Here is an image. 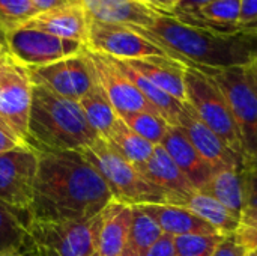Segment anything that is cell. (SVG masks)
Instances as JSON below:
<instances>
[{
    "label": "cell",
    "mask_w": 257,
    "mask_h": 256,
    "mask_svg": "<svg viewBox=\"0 0 257 256\" xmlns=\"http://www.w3.org/2000/svg\"><path fill=\"white\" fill-rule=\"evenodd\" d=\"M30 219L89 220L113 199L95 167L80 151H36Z\"/></svg>",
    "instance_id": "1"
},
{
    "label": "cell",
    "mask_w": 257,
    "mask_h": 256,
    "mask_svg": "<svg viewBox=\"0 0 257 256\" xmlns=\"http://www.w3.org/2000/svg\"><path fill=\"white\" fill-rule=\"evenodd\" d=\"M134 29L185 66L223 69L250 66L257 60L256 35L221 33L170 15H158L151 26Z\"/></svg>",
    "instance_id": "2"
},
{
    "label": "cell",
    "mask_w": 257,
    "mask_h": 256,
    "mask_svg": "<svg viewBox=\"0 0 257 256\" xmlns=\"http://www.w3.org/2000/svg\"><path fill=\"white\" fill-rule=\"evenodd\" d=\"M98 137L78 101L33 86L27 143L35 151H80Z\"/></svg>",
    "instance_id": "3"
},
{
    "label": "cell",
    "mask_w": 257,
    "mask_h": 256,
    "mask_svg": "<svg viewBox=\"0 0 257 256\" xmlns=\"http://www.w3.org/2000/svg\"><path fill=\"white\" fill-rule=\"evenodd\" d=\"M80 154L95 167L107 184L113 201L130 207L148 204H172L182 202L151 183L133 163L123 158L102 137H98L89 146L80 149Z\"/></svg>",
    "instance_id": "4"
},
{
    "label": "cell",
    "mask_w": 257,
    "mask_h": 256,
    "mask_svg": "<svg viewBox=\"0 0 257 256\" xmlns=\"http://www.w3.org/2000/svg\"><path fill=\"white\" fill-rule=\"evenodd\" d=\"M99 214L89 220H39L26 225L24 250L30 256H93Z\"/></svg>",
    "instance_id": "5"
},
{
    "label": "cell",
    "mask_w": 257,
    "mask_h": 256,
    "mask_svg": "<svg viewBox=\"0 0 257 256\" xmlns=\"http://www.w3.org/2000/svg\"><path fill=\"white\" fill-rule=\"evenodd\" d=\"M184 83L187 104L194 110L197 118L248 163L241 131L214 80L199 68L185 66Z\"/></svg>",
    "instance_id": "6"
},
{
    "label": "cell",
    "mask_w": 257,
    "mask_h": 256,
    "mask_svg": "<svg viewBox=\"0 0 257 256\" xmlns=\"http://www.w3.org/2000/svg\"><path fill=\"white\" fill-rule=\"evenodd\" d=\"M199 69L208 74L221 91L241 131L248 164L251 167L257 155V92L248 80L245 66Z\"/></svg>",
    "instance_id": "7"
},
{
    "label": "cell",
    "mask_w": 257,
    "mask_h": 256,
    "mask_svg": "<svg viewBox=\"0 0 257 256\" xmlns=\"http://www.w3.org/2000/svg\"><path fill=\"white\" fill-rule=\"evenodd\" d=\"M8 54L14 62L24 68H36L54 63L57 60L80 54L84 44L74 39H65L51 33L17 27L3 33Z\"/></svg>",
    "instance_id": "8"
},
{
    "label": "cell",
    "mask_w": 257,
    "mask_h": 256,
    "mask_svg": "<svg viewBox=\"0 0 257 256\" xmlns=\"http://www.w3.org/2000/svg\"><path fill=\"white\" fill-rule=\"evenodd\" d=\"M86 48L119 60H137L146 57H169L163 48L145 38L134 27L89 21Z\"/></svg>",
    "instance_id": "9"
},
{
    "label": "cell",
    "mask_w": 257,
    "mask_h": 256,
    "mask_svg": "<svg viewBox=\"0 0 257 256\" xmlns=\"http://www.w3.org/2000/svg\"><path fill=\"white\" fill-rule=\"evenodd\" d=\"M33 86H42L60 97L80 101L96 84V78L86 53L57 60L50 65L26 68Z\"/></svg>",
    "instance_id": "10"
},
{
    "label": "cell",
    "mask_w": 257,
    "mask_h": 256,
    "mask_svg": "<svg viewBox=\"0 0 257 256\" xmlns=\"http://www.w3.org/2000/svg\"><path fill=\"white\" fill-rule=\"evenodd\" d=\"M86 53L98 84L102 88L119 116L133 112H151L158 115V112L133 84V81L119 69L111 57L93 53L87 48Z\"/></svg>",
    "instance_id": "11"
},
{
    "label": "cell",
    "mask_w": 257,
    "mask_h": 256,
    "mask_svg": "<svg viewBox=\"0 0 257 256\" xmlns=\"http://www.w3.org/2000/svg\"><path fill=\"white\" fill-rule=\"evenodd\" d=\"M33 83L27 69L11 62L0 78V119H3L24 142L29 139V116Z\"/></svg>",
    "instance_id": "12"
},
{
    "label": "cell",
    "mask_w": 257,
    "mask_h": 256,
    "mask_svg": "<svg viewBox=\"0 0 257 256\" xmlns=\"http://www.w3.org/2000/svg\"><path fill=\"white\" fill-rule=\"evenodd\" d=\"M179 128L200 154V157L211 166L212 170L223 167H241L248 166L247 160L235 152L224 140H221L211 128H208L187 104V110L181 118ZM251 169V167H250Z\"/></svg>",
    "instance_id": "13"
},
{
    "label": "cell",
    "mask_w": 257,
    "mask_h": 256,
    "mask_svg": "<svg viewBox=\"0 0 257 256\" xmlns=\"http://www.w3.org/2000/svg\"><path fill=\"white\" fill-rule=\"evenodd\" d=\"M250 175L251 169L248 166L223 167L214 170L209 181L199 192H203L218 201L241 220L245 208L248 207Z\"/></svg>",
    "instance_id": "14"
},
{
    "label": "cell",
    "mask_w": 257,
    "mask_h": 256,
    "mask_svg": "<svg viewBox=\"0 0 257 256\" xmlns=\"http://www.w3.org/2000/svg\"><path fill=\"white\" fill-rule=\"evenodd\" d=\"M89 21L90 18L83 5H68L38 12L21 27L42 30L59 38L80 41L86 45Z\"/></svg>",
    "instance_id": "15"
},
{
    "label": "cell",
    "mask_w": 257,
    "mask_h": 256,
    "mask_svg": "<svg viewBox=\"0 0 257 256\" xmlns=\"http://www.w3.org/2000/svg\"><path fill=\"white\" fill-rule=\"evenodd\" d=\"M90 20L130 27H148L158 15L142 0H80Z\"/></svg>",
    "instance_id": "16"
},
{
    "label": "cell",
    "mask_w": 257,
    "mask_h": 256,
    "mask_svg": "<svg viewBox=\"0 0 257 256\" xmlns=\"http://www.w3.org/2000/svg\"><path fill=\"white\" fill-rule=\"evenodd\" d=\"M133 222V207L110 201L99 213L96 232V255L122 256Z\"/></svg>",
    "instance_id": "17"
},
{
    "label": "cell",
    "mask_w": 257,
    "mask_h": 256,
    "mask_svg": "<svg viewBox=\"0 0 257 256\" xmlns=\"http://www.w3.org/2000/svg\"><path fill=\"white\" fill-rule=\"evenodd\" d=\"M160 146L170 155L196 190H202L212 175L211 166L200 157L179 127H169Z\"/></svg>",
    "instance_id": "18"
},
{
    "label": "cell",
    "mask_w": 257,
    "mask_h": 256,
    "mask_svg": "<svg viewBox=\"0 0 257 256\" xmlns=\"http://www.w3.org/2000/svg\"><path fill=\"white\" fill-rule=\"evenodd\" d=\"M163 231L164 235L181 237V235H211L218 234L212 226L203 222L199 216L191 213L188 208L172 204H148L139 205Z\"/></svg>",
    "instance_id": "19"
},
{
    "label": "cell",
    "mask_w": 257,
    "mask_h": 256,
    "mask_svg": "<svg viewBox=\"0 0 257 256\" xmlns=\"http://www.w3.org/2000/svg\"><path fill=\"white\" fill-rule=\"evenodd\" d=\"M137 169L151 183H154L160 189L166 190L172 196L178 198L182 202V205L188 196H191L194 192H197L193 187V184L188 181V178L175 164V161L170 158V155L164 151V148L160 145L155 146L151 158Z\"/></svg>",
    "instance_id": "20"
},
{
    "label": "cell",
    "mask_w": 257,
    "mask_h": 256,
    "mask_svg": "<svg viewBox=\"0 0 257 256\" xmlns=\"http://www.w3.org/2000/svg\"><path fill=\"white\" fill-rule=\"evenodd\" d=\"M137 72L152 81L155 86L172 95L181 103H187L184 68L181 62L172 57H146L137 60H125Z\"/></svg>",
    "instance_id": "21"
},
{
    "label": "cell",
    "mask_w": 257,
    "mask_h": 256,
    "mask_svg": "<svg viewBox=\"0 0 257 256\" xmlns=\"http://www.w3.org/2000/svg\"><path fill=\"white\" fill-rule=\"evenodd\" d=\"M113 59V57H111ZM119 69L133 81V84L142 92V95L151 103V106L158 112V115L172 127H179L181 118L187 110V103H181L158 86H155L152 81H149L146 77H143L140 72H137L131 65H128L125 60L113 59Z\"/></svg>",
    "instance_id": "22"
},
{
    "label": "cell",
    "mask_w": 257,
    "mask_h": 256,
    "mask_svg": "<svg viewBox=\"0 0 257 256\" xmlns=\"http://www.w3.org/2000/svg\"><path fill=\"white\" fill-rule=\"evenodd\" d=\"M182 207L188 208L191 213L199 216L203 222L212 226L223 237L236 234L239 223H241V220L235 217L218 201H215L214 198L199 190L194 192L191 196H188Z\"/></svg>",
    "instance_id": "23"
},
{
    "label": "cell",
    "mask_w": 257,
    "mask_h": 256,
    "mask_svg": "<svg viewBox=\"0 0 257 256\" xmlns=\"http://www.w3.org/2000/svg\"><path fill=\"white\" fill-rule=\"evenodd\" d=\"M104 140L136 167L145 164L155 149V145L134 133L119 116Z\"/></svg>",
    "instance_id": "24"
},
{
    "label": "cell",
    "mask_w": 257,
    "mask_h": 256,
    "mask_svg": "<svg viewBox=\"0 0 257 256\" xmlns=\"http://www.w3.org/2000/svg\"><path fill=\"white\" fill-rule=\"evenodd\" d=\"M78 103H80L89 124L92 125V128L96 131V134L99 137L104 139L108 134V131L111 130V127L114 125L119 115L116 113L114 107L111 106L110 100L107 98L105 92L98 84V81H96L95 88L92 91H89Z\"/></svg>",
    "instance_id": "25"
},
{
    "label": "cell",
    "mask_w": 257,
    "mask_h": 256,
    "mask_svg": "<svg viewBox=\"0 0 257 256\" xmlns=\"http://www.w3.org/2000/svg\"><path fill=\"white\" fill-rule=\"evenodd\" d=\"M38 161V152L32 146H20L0 154V174L33 187Z\"/></svg>",
    "instance_id": "26"
},
{
    "label": "cell",
    "mask_w": 257,
    "mask_h": 256,
    "mask_svg": "<svg viewBox=\"0 0 257 256\" xmlns=\"http://www.w3.org/2000/svg\"><path fill=\"white\" fill-rule=\"evenodd\" d=\"M161 235L160 226L139 207H133V222L122 256H145Z\"/></svg>",
    "instance_id": "27"
},
{
    "label": "cell",
    "mask_w": 257,
    "mask_h": 256,
    "mask_svg": "<svg viewBox=\"0 0 257 256\" xmlns=\"http://www.w3.org/2000/svg\"><path fill=\"white\" fill-rule=\"evenodd\" d=\"M29 219L0 202V253L24 247Z\"/></svg>",
    "instance_id": "28"
},
{
    "label": "cell",
    "mask_w": 257,
    "mask_h": 256,
    "mask_svg": "<svg viewBox=\"0 0 257 256\" xmlns=\"http://www.w3.org/2000/svg\"><path fill=\"white\" fill-rule=\"evenodd\" d=\"M134 133H137L140 137L146 139L148 142H151L152 145L158 146L167 130H169V124L157 113H151V112H133V113H125L119 116Z\"/></svg>",
    "instance_id": "29"
},
{
    "label": "cell",
    "mask_w": 257,
    "mask_h": 256,
    "mask_svg": "<svg viewBox=\"0 0 257 256\" xmlns=\"http://www.w3.org/2000/svg\"><path fill=\"white\" fill-rule=\"evenodd\" d=\"M33 199V187L18 183L0 174V202L21 216L29 217V211Z\"/></svg>",
    "instance_id": "30"
},
{
    "label": "cell",
    "mask_w": 257,
    "mask_h": 256,
    "mask_svg": "<svg viewBox=\"0 0 257 256\" xmlns=\"http://www.w3.org/2000/svg\"><path fill=\"white\" fill-rule=\"evenodd\" d=\"M38 14L30 0H0V33L21 27Z\"/></svg>",
    "instance_id": "31"
},
{
    "label": "cell",
    "mask_w": 257,
    "mask_h": 256,
    "mask_svg": "<svg viewBox=\"0 0 257 256\" xmlns=\"http://www.w3.org/2000/svg\"><path fill=\"white\" fill-rule=\"evenodd\" d=\"M223 235H181L175 237L176 256H211L217 246L223 241Z\"/></svg>",
    "instance_id": "32"
},
{
    "label": "cell",
    "mask_w": 257,
    "mask_h": 256,
    "mask_svg": "<svg viewBox=\"0 0 257 256\" xmlns=\"http://www.w3.org/2000/svg\"><path fill=\"white\" fill-rule=\"evenodd\" d=\"M238 241L245 247V250L256 252L257 250V208L247 207L242 217L239 228L236 231Z\"/></svg>",
    "instance_id": "33"
},
{
    "label": "cell",
    "mask_w": 257,
    "mask_h": 256,
    "mask_svg": "<svg viewBox=\"0 0 257 256\" xmlns=\"http://www.w3.org/2000/svg\"><path fill=\"white\" fill-rule=\"evenodd\" d=\"M239 26L242 33L257 36V0H242Z\"/></svg>",
    "instance_id": "34"
},
{
    "label": "cell",
    "mask_w": 257,
    "mask_h": 256,
    "mask_svg": "<svg viewBox=\"0 0 257 256\" xmlns=\"http://www.w3.org/2000/svg\"><path fill=\"white\" fill-rule=\"evenodd\" d=\"M20 146H30V145L24 142L3 119H0V154Z\"/></svg>",
    "instance_id": "35"
},
{
    "label": "cell",
    "mask_w": 257,
    "mask_h": 256,
    "mask_svg": "<svg viewBox=\"0 0 257 256\" xmlns=\"http://www.w3.org/2000/svg\"><path fill=\"white\" fill-rule=\"evenodd\" d=\"M211 256H248V252L233 234V235L224 237L223 241L217 246V249Z\"/></svg>",
    "instance_id": "36"
},
{
    "label": "cell",
    "mask_w": 257,
    "mask_h": 256,
    "mask_svg": "<svg viewBox=\"0 0 257 256\" xmlns=\"http://www.w3.org/2000/svg\"><path fill=\"white\" fill-rule=\"evenodd\" d=\"M145 256H176V249H175L173 237L163 234L151 246V249L145 253Z\"/></svg>",
    "instance_id": "37"
},
{
    "label": "cell",
    "mask_w": 257,
    "mask_h": 256,
    "mask_svg": "<svg viewBox=\"0 0 257 256\" xmlns=\"http://www.w3.org/2000/svg\"><path fill=\"white\" fill-rule=\"evenodd\" d=\"M142 2L151 9L157 11L158 14L173 17V14L176 12L182 0H142Z\"/></svg>",
    "instance_id": "38"
},
{
    "label": "cell",
    "mask_w": 257,
    "mask_h": 256,
    "mask_svg": "<svg viewBox=\"0 0 257 256\" xmlns=\"http://www.w3.org/2000/svg\"><path fill=\"white\" fill-rule=\"evenodd\" d=\"M30 2L38 9V12H44V11H50L54 8L68 6V5H81L80 0H30Z\"/></svg>",
    "instance_id": "39"
},
{
    "label": "cell",
    "mask_w": 257,
    "mask_h": 256,
    "mask_svg": "<svg viewBox=\"0 0 257 256\" xmlns=\"http://www.w3.org/2000/svg\"><path fill=\"white\" fill-rule=\"evenodd\" d=\"M248 207L257 208V170H251V175H250V193H248Z\"/></svg>",
    "instance_id": "40"
},
{
    "label": "cell",
    "mask_w": 257,
    "mask_h": 256,
    "mask_svg": "<svg viewBox=\"0 0 257 256\" xmlns=\"http://www.w3.org/2000/svg\"><path fill=\"white\" fill-rule=\"evenodd\" d=\"M209 2H214V0H182L179 8L176 9V12L178 11H194V9H197V8H200V6H203V5H206Z\"/></svg>",
    "instance_id": "41"
},
{
    "label": "cell",
    "mask_w": 257,
    "mask_h": 256,
    "mask_svg": "<svg viewBox=\"0 0 257 256\" xmlns=\"http://www.w3.org/2000/svg\"><path fill=\"white\" fill-rule=\"evenodd\" d=\"M245 71H247L248 80L251 81L253 88L256 89V92H257V60L254 62V63H251L250 66H245Z\"/></svg>",
    "instance_id": "42"
},
{
    "label": "cell",
    "mask_w": 257,
    "mask_h": 256,
    "mask_svg": "<svg viewBox=\"0 0 257 256\" xmlns=\"http://www.w3.org/2000/svg\"><path fill=\"white\" fill-rule=\"evenodd\" d=\"M11 62H12V57L9 54H5V56L0 57V78L5 74V71L8 69V66L11 65Z\"/></svg>",
    "instance_id": "43"
},
{
    "label": "cell",
    "mask_w": 257,
    "mask_h": 256,
    "mask_svg": "<svg viewBox=\"0 0 257 256\" xmlns=\"http://www.w3.org/2000/svg\"><path fill=\"white\" fill-rule=\"evenodd\" d=\"M0 256H30L24 249H18V250H8V252H2Z\"/></svg>",
    "instance_id": "44"
},
{
    "label": "cell",
    "mask_w": 257,
    "mask_h": 256,
    "mask_svg": "<svg viewBox=\"0 0 257 256\" xmlns=\"http://www.w3.org/2000/svg\"><path fill=\"white\" fill-rule=\"evenodd\" d=\"M8 54V50H6V45H5V39H3V35L0 33V57Z\"/></svg>",
    "instance_id": "45"
},
{
    "label": "cell",
    "mask_w": 257,
    "mask_h": 256,
    "mask_svg": "<svg viewBox=\"0 0 257 256\" xmlns=\"http://www.w3.org/2000/svg\"><path fill=\"white\" fill-rule=\"evenodd\" d=\"M251 170H257V155L254 157V160H253V164H251Z\"/></svg>",
    "instance_id": "46"
},
{
    "label": "cell",
    "mask_w": 257,
    "mask_h": 256,
    "mask_svg": "<svg viewBox=\"0 0 257 256\" xmlns=\"http://www.w3.org/2000/svg\"><path fill=\"white\" fill-rule=\"evenodd\" d=\"M248 256H257V255L254 253V252H250V253H248Z\"/></svg>",
    "instance_id": "47"
},
{
    "label": "cell",
    "mask_w": 257,
    "mask_h": 256,
    "mask_svg": "<svg viewBox=\"0 0 257 256\" xmlns=\"http://www.w3.org/2000/svg\"><path fill=\"white\" fill-rule=\"evenodd\" d=\"M93 256H98V255H96V253H95V255H93Z\"/></svg>",
    "instance_id": "48"
},
{
    "label": "cell",
    "mask_w": 257,
    "mask_h": 256,
    "mask_svg": "<svg viewBox=\"0 0 257 256\" xmlns=\"http://www.w3.org/2000/svg\"><path fill=\"white\" fill-rule=\"evenodd\" d=\"M254 253H256V255H257V250H256V252H254Z\"/></svg>",
    "instance_id": "49"
}]
</instances>
